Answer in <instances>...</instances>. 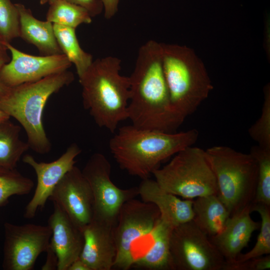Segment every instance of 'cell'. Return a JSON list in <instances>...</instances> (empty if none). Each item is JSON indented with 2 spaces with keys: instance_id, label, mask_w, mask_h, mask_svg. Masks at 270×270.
Returning <instances> with one entry per match:
<instances>
[{
  "instance_id": "obj_1",
  "label": "cell",
  "mask_w": 270,
  "mask_h": 270,
  "mask_svg": "<svg viewBox=\"0 0 270 270\" xmlns=\"http://www.w3.org/2000/svg\"><path fill=\"white\" fill-rule=\"evenodd\" d=\"M128 119L142 129L174 132L185 118L173 106L162 65V43L150 40L138 50L129 76Z\"/></svg>"
},
{
  "instance_id": "obj_2",
  "label": "cell",
  "mask_w": 270,
  "mask_h": 270,
  "mask_svg": "<svg viewBox=\"0 0 270 270\" xmlns=\"http://www.w3.org/2000/svg\"><path fill=\"white\" fill-rule=\"evenodd\" d=\"M198 136L196 129L168 132L126 125L110 139L109 148L122 169L143 180L164 160L192 146Z\"/></svg>"
},
{
  "instance_id": "obj_3",
  "label": "cell",
  "mask_w": 270,
  "mask_h": 270,
  "mask_svg": "<svg viewBox=\"0 0 270 270\" xmlns=\"http://www.w3.org/2000/svg\"><path fill=\"white\" fill-rule=\"evenodd\" d=\"M120 70V60L107 56L93 60L78 78L84 108L99 127L112 133L128 119L130 79Z\"/></svg>"
},
{
  "instance_id": "obj_4",
  "label": "cell",
  "mask_w": 270,
  "mask_h": 270,
  "mask_svg": "<svg viewBox=\"0 0 270 270\" xmlns=\"http://www.w3.org/2000/svg\"><path fill=\"white\" fill-rule=\"evenodd\" d=\"M172 229L154 204L135 198L128 200L114 228L116 254L113 268H134L154 245L168 242Z\"/></svg>"
},
{
  "instance_id": "obj_5",
  "label": "cell",
  "mask_w": 270,
  "mask_h": 270,
  "mask_svg": "<svg viewBox=\"0 0 270 270\" xmlns=\"http://www.w3.org/2000/svg\"><path fill=\"white\" fill-rule=\"evenodd\" d=\"M74 80L68 70L36 82L10 88L0 98V110L15 118L24 129L29 148L40 154L49 152L52 148L43 124V112L50 96Z\"/></svg>"
},
{
  "instance_id": "obj_6",
  "label": "cell",
  "mask_w": 270,
  "mask_h": 270,
  "mask_svg": "<svg viewBox=\"0 0 270 270\" xmlns=\"http://www.w3.org/2000/svg\"><path fill=\"white\" fill-rule=\"evenodd\" d=\"M164 74L172 103L186 118L196 110L213 88L204 65L186 46L162 43Z\"/></svg>"
},
{
  "instance_id": "obj_7",
  "label": "cell",
  "mask_w": 270,
  "mask_h": 270,
  "mask_svg": "<svg viewBox=\"0 0 270 270\" xmlns=\"http://www.w3.org/2000/svg\"><path fill=\"white\" fill-rule=\"evenodd\" d=\"M205 151L216 180L217 195L230 216L251 206L258 182V164L254 156L222 146Z\"/></svg>"
},
{
  "instance_id": "obj_8",
  "label": "cell",
  "mask_w": 270,
  "mask_h": 270,
  "mask_svg": "<svg viewBox=\"0 0 270 270\" xmlns=\"http://www.w3.org/2000/svg\"><path fill=\"white\" fill-rule=\"evenodd\" d=\"M152 174L163 190L185 199L218 194L216 180L206 151L190 146L176 153Z\"/></svg>"
},
{
  "instance_id": "obj_9",
  "label": "cell",
  "mask_w": 270,
  "mask_h": 270,
  "mask_svg": "<svg viewBox=\"0 0 270 270\" xmlns=\"http://www.w3.org/2000/svg\"><path fill=\"white\" fill-rule=\"evenodd\" d=\"M172 270H222L225 260L192 220L174 228L169 242Z\"/></svg>"
},
{
  "instance_id": "obj_10",
  "label": "cell",
  "mask_w": 270,
  "mask_h": 270,
  "mask_svg": "<svg viewBox=\"0 0 270 270\" xmlns=\"http://www.w3.org/2000/svg\"><path fill=\"white\" fill-rule=\"evenodd\" d=\"M111 169L105 156L97 152L90 156L82 172L93 194V218L116 224L122 206L138 196V188L118 187L111 180Z\"/></svg>"
},
{
  "instance_id": "obj_11",
  "label": "cell",
  "mask_w": 270,
  "mask_h": 270,
  "mask_svg": "<svg viewBox=\"0 0 270 270\" xmlns=\"http://www.w3.org/2000/svg\"><path fill=\"white\" fill-rule=\"evenodd\" d=\"M4 241L2 266L4 270H31L50 241L49 226L33 224H4Z\"/></svg>"
},
{
  "instance_id": "obj_12",
  "label": "cell",
  "mask_w": 270,
  "mask_h": 270,
  "mask_svg": "<svg viewBox=\"0 0 270 270\" xmlns=\"http://www.w3.org/2000/svg\"><path fill=\"white\" fill-rule=\"evenodd\" d=\"M4 44L11 54V58L0 70V82L8 88L66 70L72 64L63 54L34 56L20 51L10 42Z\"/></svg>"
},
{
  "instance_id": "obj_13",
  "label": "cell",
  "mask_w": 270,
  "mask_h": 270,
  "mask_svg": "<svg viewBox=\"0 0 270 270\" xmlns=\"http://www.w3.org/2000/svg\"><path fill=\"white\" fill-rule=\"evenodd\" d=\"M49 199L58 205L82 231L93 218L91 188L82 170L75 165L60 180Z\"/></svg>"
},
{
  "instance_id": "obj_14",
  "label": "cell",
  "mask_w": 270,
  "mask_h": 270,
  "mask_svg": "<svg viewBox=\"0 0 270 270\" xmlns=\"http://www.w3.org/2000/svg\"><path fill=\"white\" fill-rule=\"evenodd\" d=\"M81 152L78 146L72 143L63 154L52 162H38L28 154L23 156V162L34 169L37 178L34 194L25 208L24 218H34L37 211L44 207L55 186L64 175L74 166L76 162L75 159Z\"/></svg>"
},
{
  "instance_id": "obj_15",
  "label": "cell",
  "mask_w": 270,
  "mask_h": 270,
  "mask_svg": "<svg viewBox=\"0 0 270 270\" xmlns=\"http://www.w3.org/2000/svg\"><path fill=\"white\" fill-rule=\"evenodd\" d=\"M116 224L93 218L82 230L84 242L80 258L90 270H110L116 254Z\"/></svg>"
},
{
  "instance_id": "obj_16",
  "label": "cell",
  "mask_w": 270,
  "mask_h": 270,
  "mask_svg": "<svg viewBox=\"0 0 270 270\" xmlns=\"http://www.w3.org/2000/svg\"><path fill=\"white\" fill-rule=\"evenodd\" d=\"M53 204L54 210L48 221L52 232L50 244L58 258L57 270H68L80 256L84 236L82 230L66 212L56 204Z\"/></svg>"
},
{
  "instance_id": "obj_17",
  "label": "cell",
  "mask_w": 270,
  "mask_h": 270,
  "mask_svg": "<svg viewBox=\"0 0 270 270\" xmlns=\"http://www.w3.org/2000/svg\"><path fill=\"white\" fill-rule=\"evenodd\" d=\"M251 206L232 214L222 230L210 237L211 241L225 260V264L236 262L246 248L253 232L260 228V223L250 216Z\"/></svg>"
},
{
  "instance_id": "obj_18",
  "label": "cell",
  "mask_w": 270,
  "mask_h": 270,
  "mask_svg": "<svg viewBox=\"0 0 270 270\" xmlns=\"http://www.w3.org/2000/svg\"><path fill=\"white\" fill-rule=\"evenodd\" d=\"M138 188L142 200L154 204L162 218L173 228L192 219V200L180 199L162 190L155 180L149 178L142 180Z\"/></svg>"
},
{
  "instance_id": "obj_19",
  "label": "cell",
  "mask_w": 270,
  "mask_h": 270,
  "mask_svg": "<svg viewBox=\"0 0 270 270\" xmlns=\"http://www.w3.org/2000/svg\"><path fill=\"white\" fill-rule=\"evenodd\" d=\"M20 16V37L34 45L44 56L62 54L53 24L36 18L24 4H16Z\"/></svg>"
},
{
  "instance_id": "obj_20",
  "label": "cell",
  "mask_w": 270,
  "mask_h": 270,
  "mask_svg": "<svg viewBox=\"0 0 270 270\" xmlns=\"http://www.w3.org/2000/svg\"><path fill=\"white\" fill-rule=\"evenodd\" d=\"M192 209V220L209 237L220 232L230 216L217 194L193 199Z\"/></svg>"
},
{
  "instance_id": "obj_21",
  "label": "cell",
  "mask_w": 270,
  "mask_h": 270,
  "mask_svg": "<svg viewBox=\"0 0 270 270\" xmlns=\"http://www.w3.org/2000/svg\"><path fill=\"white\" fill-rule=\"evenodd\" d=\"M21 128L9 119L0 122V172L16 169L29 148L20 136Z\"/></svg>"
},
{
  "instance_id": "obj_22",
  "label": "cell",
  "mask_w": 270,
  "mask_h": 270,
  "mask_svg": "<svg viewBox=\"0 0 270 270\" xmlns=\"http://www.w3.org/2000/svg\"><path fill=\"white\" fill-rule=\"evenodd\" d=\"M53 26L56 39L62 54L74 65L78 78H80L92 64V55L81 48L75 28L56 24H53Z\"/></svg>"
},
{
  "instance_id": "obj_23",
  "label": "cell",
  "mask_w": 270,
  "mask_h": 270,
  "mask_svg": "<svg viewBox=\"0 0 270 270\" xmlns=\"http://www.w3.org/2000/svg\"><path fill=\"white\" fill-rule=\"evenodd\" d=\"M50 5L46 20L53 24L76 29L82 24L92 22V17L86 10L66 0H59Z\"/></svg>"
},
{
  "instance_id": "obj_24",
  "label": "cell",
  "mask_w": 270,
  "mask_h": 270,
  "mask_svg": "<svg viewBox=\"0 0 270 270\" xmlns=\"http://www.w3.org/2000/svg\"><path fill=\"white\" fill-rule=\"evenodd\" d=\"M250 210L251 212H257L261 218L260 232L253 248L245 254L240 253L235 262H241L270 254V206L254 203L251 205Z\"/></svg>"
},
{
  "instance_id": "obj_25",
  "label": "cell",
  "mask_w": 270,
  "mask_h": 270,
  "mask_svg": "<svg viewBox=\"0 0 270 270\" xmlns=\"http://www.w3.org/2000/svg\"><path fill=\"white\" fill-rule=\"evenodd\" d=\"M250 153L256 159L258 168L256 194L252 204L270 206V150L256 146L252 147Z\"/></svg>"
},
{
  "instance_id": "obj_26",
  "label": "cell",
  "mask_w": 270,
  "mask_h": 270,
  "mask_svg": "<svg viewBox=\"0 0 270 270\" xmlns=\"http://www.w3.org/2000/svg\"><path fill=\"white\" fill-rule=\"evenodd\" d=\"M34 186L31 179L24 176L16 169L0 172V206L5 204L12 196L29 194Z\"/></svg>"
},
{
  "instance_id": "obj_27",
  "label": "cell",
  "mask_w": 270,
  "mask_h": 270,
  "mask_svg": "<svg viewBox=\"0 0 270 270\" xmlns=\"http://www.w3.org/2000/svg\"><path fill=\"white\" fill-rule=\"evenodd\" d=\"M250 138L258 146L270 150V88L267 84L264 88V101L260 117L248 129Z\"/></svg>"
},
{
  "instance_id": "obj_28",
  "label": "cell",
  "mask_w": 270,
  "mask_h": 270,
  "mask_svg": "<svg viewBox=\"0 0 270 270\" xmlns=\"http://www.w3.org/2000/svg\"><path fill=\"white\" fill-rule=\"evenodd\" d=\"M0 36L10 43L20 37L19 12L10 0H0Z\"/></svg>"
},
{
  "instance_id": "obj_29",
  "label": "cell",
  "mask_w": 270,
  "mask_h": 270,
  "mask_svg": "<svg viewBox=\"0 0 270 270\" xmlns=\"http://www.w3.org/2000/svg\"><path fill=\"white\" fill-rule=\"evenodd\" d=\"M270 268V256L251 258L241 262L225 264L222 270H266Z\"/></svg>"
},
{
  "instance_id": "obj_30",
  "label": "cell",
  "mask_w": 270,
  "mask_h": 270,
  "mask_svg": "<svg viewBox=\"0 0 270 270\" xmlns=\"http://www.w3.org/2000/svg\"><path fill=\"white\" fill-rule=\"evenodd\" d=\"M66 0L84 8L92 18L100 14L104 11L103 5L100 0Z\"/></svg>"
},
{
  "instance_id": "obj_31",
  "label": "cell",
  "mask_w": 270,
  "mask_h": 270,
  "mask_svg": "<svg viewBox=\"0 0 270 270\" xmlns=\"http://www.w3.org/2000/svg\"><path fill=\"white\" fill-rule=\"evenodd\" d=\"M46 252V260L44 264L42 266V270H57L58 258L56 251L50 243Z\"/></svg>"
},
{
  "instance_id": "obj_32",
  "label": "cell",
  "mask_w": 270,
  "mask_h": 270,
  "mask_svg": "<svg viewBox=\"0 0 270 270\" xmlns=\"http://www.w3.org/2000/svg\"><path fill=\"white\" fill-rule=\"evenodd\" d=\"M104 7L106 18H112L117 12L120 0H100Z\"/></svg>"
},
{
  "instance_id": "obj_33",
  "label": "cell",
  "mask_w": 270,
  "mask_h": 270,
  "mask_svg": "<svg viewBox=\"0 0 270 270\" xmlns=\"http://www.w3.org/2000/svg\"><path fill=\"white\" fill-rule=\"evenodd\" d=\"M4 42L0 36V70L6 64L9 62L10 59Z\"/></svg>"
},
{
  "instance_id": "obj_34",
  "label": "cell",
  "mask_w": 270,
  "mask_h": 270,
  "mask_svg": "<svg viewBox=\"0 0 270 270\" xmlns=\"http://www.w3.org/2000/svg\"><path fill=\"white\" fill-rule=\"evenodd\" d=\"M68 270H90L88 265L80 257L74 260Z\"/></svg>"
},
{
  "instance_id": "obj_35",
  "label": "cell",
  "mask_w": 270,
  "mask_h": 270,
  "mask_svg": "<svg viewBox=\"0 0 270 270\" xmlns=\"http://www.w3.org/2000/svg\"><path fill=\"white\" fill-rule=\"evenodd\" d=\"M10 88L7 87L0 82V98L4 96L9 91Z\"/></svg>"
},
{
  "instance_id": "obj_36",
  "label": "cell",
  "mask_w": 270,
  "mask_h": 270,
  "mask_svg": "<svg viewBox=\"0 0 270 270\" xmlns=\"http://www.w3.org/2000/svg\"><path fill=\"white\" fill-rule=\"evenodd\" d=\"M10 118V117L2 110H0V122Z\"/></svg>"
},
{
  "instance_id": "obj_37",
  "label": "cell",
  "mask_w": 270,
  "mask_h": 270,
  "mask_svg": "<svg viewBox=\"0 0 270 270\" xmlns=\"http://www.w3.org/2000/svg\"><path fill=\"white\" fill-rule=\"evenodd\" d=\"M40 2L41 4H44L48 2V0H40Z\"/></svg>"
},
{
  "instance_id": "obj_38",
  "label": "cell",
  "mask_w": 270,
  "mask_h": 270,
  "mask_svg": "<svg viewBox=\"0 0 270 270\" xmlns=\"http://www.w3.org/2000/svg\"><path fill=\"white\" fill-rule=\"evenodd\" d=\"M58 0H48V2L50 4Z\"/></svg>"
}]
</instances>
